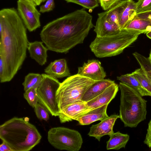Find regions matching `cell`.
Returning a JSON list of instances; mask_svg holds the SVG:
<instances>
[{
  "label": "cell",
  "instance_id": "8fae6325",
  "mask_svg": "<svg viewBox=\"0 0 151 151\" xmlns=\"http://www.w3.org/2000/svg\"><path fill=\"white\" fill-rule=\"evenodd\" d=\"M77 74L95 81L104 79L106 76L101 63L94 59L88 60L82 67H78Z\"/></svg>",
  "mask_w": 151,
  "mask_h": 151
},
{
  "label": "cell",
  "instance_id": "ac0fdd59",
  "mask_svg": "<svg viewBox=\"0 0 151 151\" xmlns=\"http://www.w3.org/2000/svg\"><path fill=\"white\" fill-rule=\"evenodd\" d=\"M129 1V0H121L109 9L99 14L104 17L109 22L116 23L119 26V22L122 14Z\"/></svg>",
  "mask_w": 151,
  "mask_h": 151
},
{
  "label": "cell",
  "instance_id": "7402d4cb",
  "mask_svg": "<svg viewBox=\"0 0 151 151\" xmlns=\"http://www.w3.org/2000/svg\"><path fill=\"white\" fill-rule=\"evenodd\" d=\"M124 29L141 31L145 34L151 31V22L147 19L134 17Z\"/></svg>",
  "mask_w": 151,
  "mask_h": 151
},
{
  "label": "cell",
  "instance_id": "2e32d148",
  "mask_svg": "<svg viewBox=\"0 0 151 151\" xmlns=\"http://www.w3.org/2000/svg\"><path fill=\"white\" fill-rule=\"evenodd\" d=\"M108 104H106L91 110L88 113L78 119L80 125H89L97 121H101L109 117L106 110Z\"/></svg>",
  "mask_w": 151,
  "mask_h": 151
},
{
  "label": "cell",
  "instance_id": "5bb4252c",
  "mask_svg": "<svg viewBox=\"0 0 151 151\" xmlns=\"http://www.w3.org/2000/svg\"><path fill=\"white\" fill-rule=\"evenodd\" d=\"M98 15V17L94 29L96 37L111 36L117 34L120 32L122 29L118 24L109 22L99 14Z\"/></svg>",
  "mask_w": 151,
  "mask_h": 151
},
{
  "label": "cell",
  "instance_id": "6da1fadb",
  "mask_svg": "<svg viewBox=\"0 0 151 151\" xmlns=\"http://www.w3.org/2000/svg\"><path fill=\"white\" fill-rule=\"evenodd\" d=\"M0 58L6 71L5 82L11 81L26 57L29 42L26 28L14 8L0 11Z\"/></svg>",
  "mask_w": 151,
  "mask_h": 151
},
{
  "label": "cell",
  "instance_id": "52a82bcc",
  "mask_svg": "<svg viewBox=\"0 0 151 151\" xmlns=\"http://www.w3.org/2000/svg\"><path fill=\"white\" fill-rule=\"evenodd\" d=\"M47 139L55 148L68 151L79 150L83 143L81 135L78 131L63 127L50 129Z\"/></svg>",
  "mask_w": 151,
  "mask_h": 151
},
{
  "label": "cell",
  "instance_id": "f35d334b",
  "mask_svg": "<svg viewBox=\"0 0 151 151\" xmlns=\"http://www.w3.org/2000/svg\"><path fill=\"white\" fill-rule=\"evenodd\" d=\"M47 0H42V2H44L45 1H46Z\"/></svg>",
  "mask_w": 151,
  "mask_h": 151
},
{
  "label": "cell",
  "instance_id": "44dd1931",
  "mask_svg": "<svg viewBox=\"0 0 151 151\" xmlns=\"http://www.w3.org/2000/svg\"><path fill=\"white\" fill-rule=\"evenodd\" d=\"M117 80L133 88L142 96H151V94L141 85L132 73L122 75L117 77Z\"/></svg>",
  "mask_w": 151,
  "mask_h": 151
},
{
  "label": "cell",
  "instance_id": "8d00e7d4",
  "mask_svg": "<svg viewBox=\"0 0 151 151\" xmlns=\"http://www.w3.org/2000/svg\"><path fill=\"white\" fill-rule=\"evenodd\" d=\"M148 58L150 62V63L151 64V51L150 52V53L149 54V58Z\"/></svg>",
  "mask_w": 151,
  "mask_h": 151
},
{
  "label": "cell",
  "instance_id": "277c9868",
  "mask_svg": "<svg viewBox=\"0 0 151 151\" xmlns=\"http://www.w3.org/2000/svg\"><path fill=\"white\" fill-rule=\"evenodd\" d=\"M119 116L124 127H136L145 120L147 113V101L135 89L120 82Z\"/></svg>",
  "mask_w": 151,
  "mask_h": 151
},
{
  "label": "cell",
  "instance_id": "7c38bea8",
  "mask_svg": "<svg viewBox=\"0 0 151 151\" xmlns=\"http://www.w3.org/2000/svg\"><path fill=\"white\" fill-rule=\"evenodd\" d=\"M118 118H120L119 115H112L99 123L93 125L90 127L88 135L94 137L99 141L104 135L110 136L114 132L113 127L116 120Z\"/></svg>",
  "mask_w": 151,
  "mask_h": 151
},
{
  "label": "cell",
  "instance_id": "7a4b0ae2",
  "mask_svg": "<svg viewBox=\"0 0 151 151\" xmlns=\"http://www.w3.org/2000/svg\"><path fill=\"white\" fill-rule=\"evenodd\" d=\"M92 17L84 9H78L47 23L40 35L48 50L66 53L82 43L93 27Z\"/></svg>",
  "mask_w": 151,
  "mask_h": 151
},
{
  "label": "cell",
  "instance_id": "cb8c5ba5",
  "mask_svg": "<svg viewBox=\"0 0 151 151\" xmlns=\"http://www.w3.org/2000/svg\"><path fill=\"white\" fill-rule=\"evenodd\" d=\"M42 79V74L39 73H29L25 77L23 83L25 91L33 88L36 89L39 86Z\"/></svg>",
  "mask_w": 151,
  "mask_h": 151
},
{
  "label": "cell",
  "instance_id": "1f68e13d",
  "mask_svg": "<svg viewBox=\"0 0 151 151\" xmlns=\"http://www.w3.org/2000/svg\"><path fill=\"white\" fill-rule=\"evenodd\" d=\"M144 142L149 148L151 147V119L148 124L147 132Z\"/></svg>",
  "mask_w": 151,
  "mask_h": 151
},
{
  "label": "cell",
  "instance_id": "603a6c76",
  "mask_svg": "<svg viewBox=\"0 0 151 151\" xmlns=\"http://www.w3.org/2000/svg\"><path fill=\"white\" fill-rule=\"evenodd\" d=\"M136 7V2L133 0L129 2L122 12L119 22V26L121 29H124L134 18Z\"/></svg>",
  "mask_w": 151,
  "mask_h": 151
},
{
  "label": "cell",
  "instance_id": "d590c367",
  "mask_svg": "<svg viewBox=\"0 0 151 151\" xmlns=\"http://www.w3.org/2000/svg\"><path fill=\"white\" fill-rule=\"evenodd\" d=\"M147 37L150 39H151V31L149 32L146 33Z\"/></svg>",
  "mask_w": 151,
  "mask_h": 151
},
{
  "label": "cell",
  "instance_id": "836d02e7",
  "mask_svg": "<svg viewBox=\"0 0 151 151\" xmlns=\"http://www.w3.org/2000/svg\"><path fill=\"white\" fill-rule=\"evenodd\" d=\"M1 151H12L10 148L5 142H3L0 145Z\"/></svg>",
  "mask_w": 151,
  "mask_h": 151
},
{
  "label": "cell",
  "instance_id": "d6986e66",
  "mask_svg": "<svg viewBox=\"0 0 151 151\" xmlns=\"http://www.w3.org/2000/svg\"><path fill=\"white\" fill-rule=\"evenodd\" d=\"M114 81L109 79L96 81L86 91L81 100L87 102L95 97L111 85Z\"/></svg>",
  "mask_w": 151,
  "mask_h": 151
},
{
  "label": "cell",
  "instance_id": "484cf974",
  "mask_svg": "<svg viewBox=\"0 0 151 151\" xmlns=\"http://www.w3.org/2000/svg\"><path fill=\"white\" fill-rule=\"evenodd\" d=\"M25 91L24 98L31 106L34 108L38 102L37 89L32 88Z\"/></svg>",
  "mask_w": 151,
  "mask_h": 151
},
{
  "label": "cell",
  "instance_id": "30bf717a",
  "mask_svg": "<svg viewBox=\"0 0 151 151\" xmlns=\"http://www.w3.org/2000/svg\"><path fill=\"white\" fill-rule=\"evenodd\" d=\"M91 110L86 102L81 100L65 106L60 111L58 116L61 123L77 121Z\"/></svg>",
  "mask_w": 151,
  "mask_h": 151
},
{
  "label": "cell",
  "instance_id": "ffe728a7",
  "mask_svg": "<svg viewBox=\"0 0 151 151\" xmlns=\"http://www.w3.org/2000/svg\"><path fill=\"white\" fill-rule=\"evenodd\" d=\"M109 139L106 142V149L118 150L125 148L129 139L127 134H124L119 131L114 132L110 136Z\"/></svg>",
  "mask_w": 151,
  "mask_h": 151
},
{
  "label": "cell",
  "instance_id": "d4e9b609",
  "mask_svg": "<svg viewBox=\"0 0 151 151\" xmlns=\"http://www.w3.org/2000/svg\"><path fill=\"white\" fill-rule=\"evenodd\" d=\"M132 73L142 87L151 94V82L142 69L141 68L137 69Z\"/></svg>",
  "mask_w": 151,
  "mask_h": 151
},
{
  "label": "cell",
  "instance_id": "d6a6232c",
  "mask_svg": "<svg viewBox=\"0 0 151 151\" xmlns=\"http://www.w3.org/2000/svg\"><path fill=\"white\" fill-rule=\"evenodd\" d=\"M134 17L147 19L150 20L151 22V8L145 11L137 14Z\"/></svg>",
  "mask_w": 151,
  "mask_h": 151
},
{
  "label": "cell",
  "instance_id": "3957f363",
  "mask_svg": "<svg viewBox=\"0 0 151 151\" xmlns=\"http://www.w3.org/2000/svg\"><path fill=\"white\" fill-rule=\"evenodd\" d=\"M0 138L12 151H28L40 142L42 136L28 121L14 117L0 125Z\"/></svg>",
  "mask_w": 151,
  "mask_h": 151
},
{
  "label": "cell",
  "instance_id": "83f0119b",
  "mask_svg": "<svg viewBox=\"0 0 151 151\" xmlns=\"http://www.w3.org/2000/svg\"><path fill=\"white\" fill-rule=\"evenodd\" d=\"M34 108L35 114L38 119L46 121L49 119V112L42 105L37 103Z\"/></svg>",
  "mask_w": 151,
  "mask_h": 151
},
{
  "label": "cell",
  "instance_id": "9c48e42d",
  "mask_svg": "<svg viewBox=\"0 0 151 151\" xmlns=\"http://www.w3.org/2000/svg\"><path fill=\"white\" fill-rule=\"evenodd\" d=\"M36 6L27 0H18L17 10L26 28L30 32L41 26L40 13Z\"/></svg>",
  "mask_w": 151,
  "mask_h": 151
},
{
  "label": "cell",
  "instance_id": "ab89813d",
  "mask_svg": "<svg viewBox=\"0 0 151 151\" xmlns=\"http://www.w3.org/2000/svg\"><path fill=\"white\" fill-rule=\"evenodd\" d=\"M138 0V1H141V0Z\"/></svg>",
  "mask_w": 151,
  "mask_h": 151
},
{
  "label": "cell",
  "instance_id": "e575fe53",
  "mask_svg": "<svg viewBox=\"0 0 151 151\" xmlns=\"http://www.w3.org/2000/svg\"><path fill=\"white\" fill-rule=\"evenodd\" d=\"M34 1L36 6L40 5L42 2V0H34Z\"/></svg>",
  "mask_w": 151,
  "mask_h": 151
},
{
  "label": "cell",
  "instance_id": "f546056e",
  "mask_svg": "<svg viewBox=\"0 0 151 151\" xmlns=\"http://www.w3.org/2000/svg\"><path fill=\"white\" fill-rule=\"evenodd\" d=\"M103 9L106 11L121 0H98Z\"/></svg>",
  "mask_w": 151,
  "mask_h": 151
},
{
  "label": "cell",
  "instance_id": "e0dca14e",
  "mask_svg": "<svg viewBox=\"0 0 151 151\" xmlns=\"http://www.w3.org/2000/svg\"><path fill=\"white\" fill-rule=\"evenodd\" d=\"M43 43L38 41L29 42L27 47L31 58L42 66L47 62L48 50L46 47L44 46Z\"/></svg>",
  "mask_w": 151,
  "mask_h": 151
},
{
  "label": "cell",
  "instance_id": "9a60e30c",
  "mask_svg": "<svg viewBox=\"0 0 151 151\" xmlns=\"http://www.w3.org/2000/svg\"><path fill=\"white\" fill-rule=\"evenodd\" d=\"M45 73L56 78L69 76L70 75L66 60L61 59L51 62L45 69Z\"/></svg>",
  "mask_w": 151,
  "mask_h": 151
},
{
  "label": "cell",
  "instance_id": "4dcf8cb0",
  "mask_svg": "<svg viewBox=\"0 0 151 151\" xmlns=\"http://www.w3.org/2000/svg\"><path fill=\"white\" fill-rule=\"evenodd\" d=\"M55 7L54 0H47L45 4L40 6L39 12L41 13H45L50 11Z\"/></svg>",
  "mask_w": 151,
  "mask_h": 151
},
{
  "label": "cell",
  "instance_id": "ba28073f",
  "mask_svg": "<svg viewBox=\"0 0 151 151\" xmlns=\"http://www.w3.org/2000/svg\"><path fill=\"white\" fill-rule=\"evenodd\" d=\"M42 75V80L37 89L38 102L52 116H58L60 111L56 94L60 83L57 78L49 75Z\"/></svg>",
  "mask_w": 151,
  "mask_h": 151
},
{
  "label": "cell",
  "instance_id": "8992f818",
  "mask_svg": "<svg viewBox=\"0 0 151 151\" xmlns=\"http://www.w3.org/2000/svg\"><path fill=\"white\" fill-rule=\"evenodd\" d=\"M96 81L77 74L60 83L56 94L60 111L68 104L81 100L86 91Z\"/></svg>",
  "mask_w": 151,
  "mask_h": 151
},
{
  "label": "cell",
  "instance_id": "4316f807",
  "mask_svg": "<svg viewBox=\"0 0 151 151\" xmlns=\"http://www.w3.org/2000/svg\"><path fill=\"white\" fill-rule=\"evenodd\" d=\"M67 2L76 4L87 9L92 10L99 6L98 0H64Z\"/></svg>",
  "mask_w": 151,
  "mask_h": 151
},
{
  "label": "cell",
  "instance_id": "74e56055",
  "mask_svg": "<svg viewBox=\"0 0 151 151\" xmlns=\"http://www.w3.org/2000/svg\"><path fill=\"white\" fill-rule=\"evenodd\" d=\"M35 5L34 0H27ZM36 6V5H35Z\"/></svg>",
  "mask_w": 151,
  "mask_h": 151
},
{
  "label": "cell",
  "instance_id": "4fadbf2b",
  "mask_svg": "<svg viewBox=\"0 0 151 151\" xmlns=\"http://www.w3.org/2000/svg\"><path fill=\"white\" fill-rule=\"evenodd\" d=\"M119 88V86L115 83L111 85L95 97L86 102L87 105L92 110L108 104L115 97Z\"/></svg>",
  "mask_w": 151,
  "mask_h": 151
},
{
  "label": "cell",
  "instance_id": "5b68a950",
  "mask_svg": "<svg viewBox=\"0 0 151 151\" xmlns=\"http://www.w3.org/2000/svg\"><path fill=\"white\" fill-rule=\"evenodd\" d=\"M143 32L123 29L115 35L96 37L91 43L90 48L97 57L103 58L119 55L137 39Z\"/></svg>",
  "mask_w": 151,
  "mask_h": 151
},
{
  "label": "cell",
  "instance_id": "f1b7e54d",
  "mask_svg": "<svg viewBox=\"0 0 151 151\" xmlns=\"http://www.w3.org/2000/svg\"><path fill=\"white\" fill-rule=\"evenodd\" d=\"M151 8V0H141L136 2L134 17L137 14Z\"/></svg>",
  "mask_w": 151,
  "mask_h": 151
}]
</instances>
